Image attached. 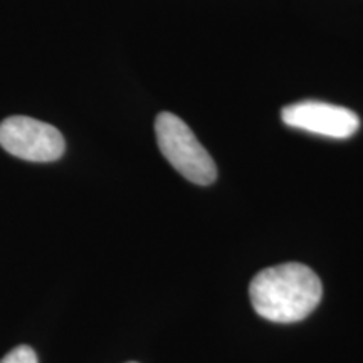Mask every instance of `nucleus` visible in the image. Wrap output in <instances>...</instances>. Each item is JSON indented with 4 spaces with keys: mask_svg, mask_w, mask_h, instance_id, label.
Wrapping results in <instances>:
<instances>
[{
    "mask_svg": "<svg viewBox=\"0 0 363 363\" xmlns=\"http://www.w3.org/2000/svg\"><path fill=\"white\" fill-rule=\"evenodd\" d=\"M128 363H136V362H128Z\"/></svg>",
    "mask_w": 363,
    "mask_h": 363,
    "instance_id": "nucleus-6",
    "label": "nucleus"
},
{
    "mask_svg": "<svg viewBox=\"0 0 363 363\" xmlns=\"http://www.w3.org/2000/svg\"><path fill=\"white\" fill-rule=\"evenodd\" d=\"M0 363H39L38 355L30 347L27 345H21V347H16L13 350L7 353L6 357L0 360Z\"/></svg>",
    "mask_w": 363,
    "mask_h": 363,
    "instance_id": "nucleus-5",
    "label": "nucleus"
},
{
    "mask_svg": "<svg viewBox=\"0 0 363 363\" xmlns=\"http://www.w3.org/2000/svg\"><path fill=\"white\" fill-rule=\"evenodd\" d=\"M0 147L27 162H54L62 157L66 142L52 125L29 116H11L0 123Z\"/></svg>",
    "mask_w": 363,
    "mask_h": 363,
    "instance_id": "nucleus-3",
    "label": "nucleus"
},
{
    "mask_svg": "<svg viewBox=\"0 0 363 363\" xmlns=\"http://www.w3.org/2000/svg\"><path fill=\"white\" fill-rule=\"evenodd\" d=\"M323 286L315 271L299 262L266 267L249 286L256 313L274 323H294L320 305Z\"/></svg>",
    "mask_w": 363,
    "mask_h": 363,
    "instance_id": "nucleus-1",
    "label": "nucleus"
},
{
    "mask_svg": "<svg viewBox=\"0 0 363 363\" xmlns=\"http://www.w3.org/2000/svg\"><path fill=\"white\" fill-rule=\"evenodd\" d=\"M283 121L291 128L305 130L310 133L328 136V138H350L360 126L357 113L337 104L321 101H301L286 106Z\"/></svg>",
    "mask_w": 363,
    "mask_h": 363,
    "instance_id": "nucleus-4",
    "label": "nucleus"
},
{
    "mask_svg": "<svg viewBox=\"0 0 363 363\" xmlns=\"http://www.w3.org/2000/svg\"><path fill=\"white\" fill-rule=\"evenodd\" d=\"M155 135L162 155L185 179L197 185H211L217 179V167L184 120L172 113H160Z\"/></svg>",
    "mask_w": 363,
    "mask_h": 363,
    "instance_id": "nucleus-2",
    "label": "nucleus"
}]
</instances>
